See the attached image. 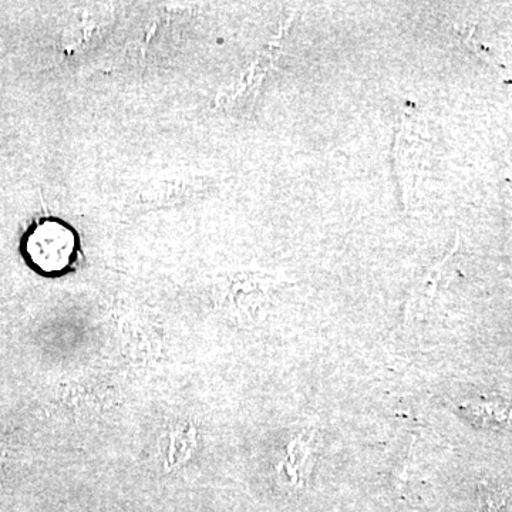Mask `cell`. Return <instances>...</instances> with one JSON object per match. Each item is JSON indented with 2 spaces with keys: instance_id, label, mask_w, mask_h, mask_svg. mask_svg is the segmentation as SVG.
Listing matches in <instances>:
<instances>
[{
  "instance_id": "6da1fadb",
  "label": "cell",
  "mask_w": 512,
  "mask_h": 512,
  "mask_svg": "<svg viewBox=\"0 0 512 512\" xmlns=\"http://www.w3.org/2000/svg\"><path fill=\"white\" fill-rule=\"evenodd\" d=\"M79 237L72 225L56 217L33 222L22 238L26 261L43 275H60L73 264Z\"/></svg>"
},
{
  "instance_id": "7a4b0ae2",
  "label": "cell",
  "mask_w": 512,
  "mask_h": 512,
  "mask_svg": "<svg viewBox=\"0 0 512 512\" xmlns=\"http://www.w3.org/2000/svg\"><path fill=\"white\" fill-rule=\"evenodd\" d=\"M461 412L471 423L484 429L512 431V402L493 399L488 402H468Z\"/></svg>"
}]
</instances>
